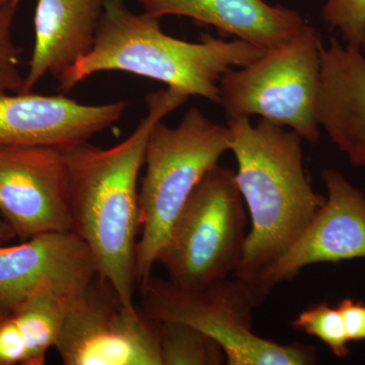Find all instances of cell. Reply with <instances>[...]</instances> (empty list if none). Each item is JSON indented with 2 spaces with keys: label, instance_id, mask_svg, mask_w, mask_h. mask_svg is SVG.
<instances>
[{
  "label": "cell",
  "instance_id": "cell-1",
  "mask_svg": "<svg viewBox=\"0 0 365 365\" xmlns=\"http://www.w3.org/2000/svg\"><path fill=\"white\" fill-rule=\"evenodd\" d=\"M188 96L168 88L145 98L148 112L130 135L109 148L88 143L63 150L71 181L72 232L86 242L98 273L134 307L137 235L140 208L137 189L146 144L155 125L186 104Z\"/></svg>",
  "mask_w": 365,
  "mask_h": 365
},
{
  "label": "cell",
  "instance_id": "cell-2",
  "mask_svg": "<svg viewBox=\"0 0 365 365\" xmlns=\"http://www.w3.org/2000/svg\"><path fill=\"white\" fill-rule=\"evenodd\" d=\"M237 187L252 228L234 273L251 287L297 241L326 198L316 193L304 168L302 138L265 119H227Z\"/></svg>",
  "mask_w": 365,
  "mask_h": 365
},
{
  "label": "cell",
  "instance_id": "cell-3",
  "mask_svg": "<svg viewBox=\"0 0 365 365\" xmlns=\"http://www.w3.org/2000/svg\"><path fill=\"white\" fill-rule=\"evenodd\" d=\"M160 20L132 13L125 0H105L93 49L57 79L60 93L98 72L123 71L218 104L223 73L265 53L246 41H225L208 34H202L199 42L177 39L163 32Z\"/></svg>",
  "mask_w": 365,
  "mask_h": 365
},
{
  "label": "cell",
  "instance_id": "cell-4",
  "mask_svg": "<svg viewBox=\"0 0 365 365\" xmlns=\"http://www.w3.org/2000/svg\"><path fill=\"white\" fill-rule=\"evenodd\" d=\"M227 150V126L211 121L196 107L190 108L177 127L167 126L163 121L153 127L146 144L145 176L138 196V285L151 275L158 252L192 192Z\"/></svg>",
  "mask_w": 365,
  "mask_h": 365
},
{
  "label": "cell",
  "instance_id": "cell-5",
  "mask_svg": "<svg viewBox=\"0 0 365 365\" xmlns=\"http://www.w3.org/2000/svg\"><path fill=\"white\" fill-rule=\"evenodd\" d=\"M140 309L157 322H179L202 331L222 346L228 365H312L311 345L280 344L253 332V312L262 300L239 278L190 287L153 274L139 283Z\"/></svg>",
  "mask_w": 365,
  "mask_h": 365
},
{
  "label": "cell",
  "instance_id": "cell-6",
  "mask_svg": "<svg viewBox=\"0 0 365 365\" xmlns=\"http://www.w3.org/2000/svg\"><path fill=\"white\" fill-rule=\"evenodd\" d=\"M322 47L321 34L306 24L289 42L247 66L228 69L218 85V104L227 119L259 116L318 143Z\"/></svg>",
  "mask_w": 365,
  "mask_h": 365
},
{
  "label": "cell",
  "instance_id": "cell-7",
  "mask_svg": "<svg viewBox=\"0 0 365 365\" xmlns=\"http://www.w3.org/2000/svg\"><path fill=\"white\" fill-rule=\"evenodd\" d=\"M247 213L235 173L215 165L192 192L158 254L169 279L196 287L227 277L241 263Z\"/></svg>",
  "mask_w": 365,
  "mask_h": 365
},
{
  "label": "cell",
  "instance_id": "cell-8",
  "mask_svg": "<svg viewBox=\"0 0 365 365\" xmlns=\"http://www.w3.org/2000/svg\"><path fill=\"white\" fill-rule=\"evenodd\" d=\"M55 348L66 365H163L160 322L98 273L69 302Z\"/></svg>",
  "mask_w": 365,
  "mask_h": 365
},
{
  "label": "cell",
  "instance_id": "cell-9",
  "mask_svg": "<svg viewBox=\"0 0 365 365\" xmlns=\"http://www.w3.org/2000/svg\"><path fill=\"white\" fill-rule=\"evenodd\" d=\"M0 216L21 241L72 232L71 181L63 150L0 145Z\"/></svg>",
  "mask_w": 365,
  "mask_h": 365
},
{
  "label": "cell",
  "instance_id": "cell-10",
  "mask_svg": "<svg viewBox=\"0 0 365 365\" xmlns=\"http://www.w3.org/2000/svg\"><path fill=\"white\" fill-rule=\"evenodd\" d=\"M328 197L297 241L263 273L255 292L262 300L275 285L319 263L365 259V195L339 170L322 173Z\"/></svg>",
  "mask_w": 365,
  "mask_h": 365
},
{
  "label": "cell",
  "instance_id": "cell-11",
  "mask_svg": "<svg viewBox=\"0 0 365 365\" xmlns=\"http://www.w3.org/2000/svg\"><path fill=\"white\" fill-rule=\"evenodd\" d=\"M97 273L90 249L73 232L0 246V313L39 294L72 299Z\"/></svg>",
  "mask_w": 365,
  "mask_h": 365
},
{
  "label": "cell",
  "instance_id": "cell-12",
  "mask_svg": "<svg viewBox=\"0 0 365 365\" xmlns=\"http://www.w3.org/2000/svg\"><path fill=\"white\" fill-rule=\"evenodd\" d=\"M127 103L85 105L64 95L0 96V145H43L66 150L88 143L123 117Z\"/></svg>",
  "mask_w": 365,
  "mask_h": 365
},
{
  "label": "cell",
  "instance_id": "cell-13",
  "mask_svg": "<svg viewBox=\"0 0 365 365\" xmlns=\"http://www.w3.org/2000/svg\"><path fill=\"white\" fill-rule=\"evenodd\" d=\"M316 115L331 140L355 168L365 169V57L331 37L322 47Z\"/></svg>",
  "mask_w": 365,
  "mask_h": 365
},
{
  "label": "cell",
  "instance_id": "cell-14",
  "mask_svg": "<svg viewBox=\"0 0 365 365\" xmlns=\"http://www.w3.org/2000/svg\"><path fill=\"white\" fill-rule=\"evenodd\" d=\"M143 13L162 19L186 16L212 26L222 36H234L263 51L289 42L306 21L294 9L271 6L265 0H135Z\"/></svg>",
  "mask_w": 365,
  "mask_h": 365
},
{
  "label": "cell",
  "instance_id": "cell-15",
  "mask_svg": "<svg viewBox=\"0 0 365 365\" xmlns=\"http://www.w3.org/2000/svg\"><path fill=\"white\" fill-rule=\"evenodd\" d=\"M105 0H38L34 16L35 44L21 93L41 79H58L93 49Z\"/></svg>",
  "mask_w": 365,
  "mask_h": 365
},
{
  "label": "cell",
  "instance_id": "cell-16",
  "mask_svg": "<svg viewBox=\"0 0 365 365\" xmlns=\"http://www.w3.org/2000/svg\"><path fill=\"white\" fill-rule=\"evenodd\" d=\"M39 294L0 313V365H43L56 345L69 302Z\"/></svg>",
  "mask_w": 365,
  "mask_h": 365
},
{
  "label": "cell",
  "instance_id": "cell-17",
  "mask_svg": "<svg viewBox=\"0 0 365 365\" xmlns=\"http://www.w3.org/2000/svg\"><path fill=\"white\" fill-rule=\"evenodd\" d=\"M163 365H222V346L202 331L179 322H160Z\"/></svg>",
  "mask_w": 365,
  "mask_h": 365
},
{
  "label": "cell",
  "instance_id": "cell-18",
  "mask_svg": "<svg viewBox=\"0 0 365 365\" xmlns=\"http://www.w3.org/2000/svg\"><path fill=\"white\" fill-rule=\"evenodd\" d=\"M292 326L294 330L318 338L338 359H345L349 354L350 341L337 307H331L328 302L314 304L302 312Z\"/></svg>",
  "mask_w": 365,
  "mask_h": 365
},
{
  "label": "cell",
  "instance_id": "cell-19",
  "mask_svg": "<svg viewBox=\"0 0 365 365\" xmlns=\"http://www.w3.org/2000/svg\"><path fill=\"white\" fill-rule=\"evenodd\" d=\"M21 0L0 4V96L20 93L25 76L19 64L23 49L14 43L11 29Z\"/></svg>",
  "mask_w": 365,
  "mask_h": 365
},
{
  "label": "cell",
  "instance_id": "cell-20",
  "mask_svg": "<svg viewBox=\"0 0 365 365\" xmlns=\"http://www.w3.org/2000/svg\"><path fill=\"white\" fill-rule=\"evenodd\" d=\"M322 16L345 44L365 48V0H327Z\"/></svg>",
  "mask_w": 365,
  "mask_h": 365
},
{
  "label": "cell",
  "instance_id": "cell-21",
  "mask_svg": "<svg viewBox=\"0 0 365 365\" xmlns=\"http://www.w3.org/2000/svg\"><path fill=\"white\" fill-rule=\"evenodd\" d=\"M342 316L348 339L365 340V304L354 299H344L337 306Z\"/></svg>",
  "mask_w": 365,
  "mask_h": 365
},
{
  "label": "cell",
  "instance_id": "cell-22",
  "mask_svg": "<svg viewBox=\"0 0 365 365\" xmlns=\"http://www.w3.org/2000/svg\"><path fill=\"white\" fill-rule=\"evenodd\" d=\"M14 237H16V235L14 234L13 230L0 216V246L9 244Z\"/></svg>",
  "mask_w": 365,
  "mask_h": 365
},
{
  "label": "cell",
  "instance_id": "cell-23",
  "mask_svg": "<svg viewBox=\"0 0 365 365\" xmlns=\"http://www.w3.org/2000/svg\"><path fill=\"white\" fill-rule=\"evenodd\" d=\"M11 1V0H0V4H4V2Z\"/></svg>",
  "mask_w": 365,
  "mask_h": 365
}]
</instances>
